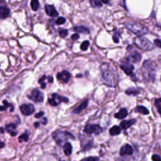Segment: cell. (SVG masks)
<instances>
[{
    "label": "cell",
    "instance_id": "cell-6",
    "mask_svg": "<svg viewBox=\"0 0 161 161\" xmlns=\"http://www.w3.org/2000/svg\"><path fill=\"white\" fill-rule=\"evenodd\" d=\"M68 101H69L68 98L61 96V95H59L57 93L52 94L51 97L48 98L49 104L53 106H56L59 105L61 102L68 103Z\"/></svg>",
    "mask_w": 161,
    "mask_h": 161
},
{
    "label": "cell",
    "instance_id": "cell-12",
    "mask_svg": "<svg viewBox=\"0 0 161 161\" xmlns=\"http://www.w3.org/2000/svg\"><path fill=\"white\" fill-rule=\"evenodd\" d=\"M120 68L122 70H123L125 72V73L127 75H132L134 70L133 66L131 63L128 62H125L123 64H122L120 66Z\"/></svg>",
    "mask_w": 161,
    "mask_h": 161
},
{
    "label": "cell",
    "instance_id": "cell-22",
    "mask_svg": "<svg viewBox=\"0 0 161 161\" xmlns=\"http://www.w3.org/2000/svg\"><path fill=\"white\" fill-rule=\"evenodd\" d=\"M121 132V128L118 126H113L110 130V133L111 135H118Z\"/></svg>",
    "mask_w": 161,
    "mask_h": 161
},
{
    "label": "cell",
    "instance_id": "cell-17",
    "mask_svg": "<svg viewBox=\"0 0 161 161\" xmlns=\"http://www.w3.org/2000/svg\"><path fill=\"white\" fill-rule=\"evenodd\" d=\"M16 125L15 123H11L10 124H7L6 125V130L10 133V135L12 136H15L17 134V132H15V129H16Z\"/></svg>",
    "mask_w": 161,
    "mask_h": 161
},
{
    "label": "cell",
    "instance_id": "cell-14",
    "mask_svg": "<svg viewBox=\"0 0 161 161\" xmlns=\"http://www.w3.org/2000/svg\"><path fill=\"white\" fill-rule=\"evenodd\" d=\"M133 153V149L128 144H125L122 147L120 150V153L121 155H132Z\"/></svg>",
    "mask_w": 161,
    "mask_h": 161
},
{
    "label": "cell",
    "instance_id": "cell-25",
    "mask_svg": "<svg viewBox=\"0 0 161 161\" xmlns=\"http://www.w3.org/2000/svg\"><path fill=\"white\" fill-rule=\"evenodd\" d=\"M126 94H128V95H133V96H136L138 94H139V90L136 89V88H129L126 91H125Z\"/></svg>",
    "mask_w": 161,
    "mask_h": 161
},
{
    "label": "cell",
    "instance_id": "cell-31",
    "mask_svg": "<svg viewBox=\"0 0 161 161\" xmlns=\"http://www.w3.org/2000/svg\"><path fill=\"white\" fill-rule=\"evenodd\" d=\"M68 34V30L67 29H63L59 31V35L62 38H65Z\"/></svg>",
    "mask_w": 161,
    "mask_h": 161
},
{
    "label": "cell",
    "instance_id": "cell-35",
    "mask_svg": "<svg viewBox=\"0 0 161 161\" xmlns=\"http://www.w3.org/2000/svg\"><path fill=\"white\" fill-rule=\"evenodd\" d=\"M154 44L159 47V48H161V39H159V38H156L154 40Z\"/></svg>",
    "mask_w": 161,
    "mask_h": 161
},
{
    "label": "cell",
    "instance_id": "cell-1",
    "mask_svg": "<svg viewBox=\"0 0 161 161\" xmlns=\"http://www.w3.org/2000/svg\"><path fill=\"white\" fill-rule=\"evenodd\" d=\"M102 79L104 84L110 87H115L118 81V74L110 64L103 63L101 66Z\"/></svg>",
    "mask_w": 161,
    "mask_h": 161
},
{
    "label": "cell",
    "instance_id": "cell-26",
    "mask_svg": "<svg viewBox=\"0 0 161 161\" xmlns=\"http://www.w3.org/2000/svg\"><path fill=\"white\" fill-rule=\"evenodd\" d=\"M3 106H0V111H4L7 109L8 107H11L13 109V106L12 104H10L7 100H4L3 101Z\"/></svg>",
    "mask_w": 161,
    "mask_h": 161
},
{
    "label": "cell",
    "instance_id": "cell-38",
    "mask_svg": "<svg viewBox=\"0 0 161 161\" xmlns=\"http://www.w3.org/2000/svg\"><path fill=\"white\" fill-rule=\"evenodd\" d=\"M79 38V35L78 33H74V34H73V35L71 36V38H72L73 40H78Z\"/></svg>",
    "mask_w": 161,
    "mask_h": 161
},
{
    "label": "cell",
    "instance_id": "cell-9",
    "mask_svg": "<svg viewBox=\"0 0 161 161\" xmlns=\"http://www.w3.org/2000/svg\"><path fill=\"white\" fill-rule=\"evenodd\" d=\"M20 111L23 115L28 116L35 112V107L32 104H23L20 107Z\"/></svg>",
    "mask_w": 161,
    "mask_h": 161
},
{
    "label": "cell",
    "instance_id": "cell-44",
    "mask_svg": "<svg viewBox=\"0 0 161 161\" xmlns=\"http://www.w3.org/2000/svg\"><path fill=\"white\" fill-rule=\"evenodd\" d=\"M39 125H40L39 122H35V123H34V126H35V128L38 127H39Z\"/></svg>",
    "mask_w": 161,
    "mask_h": 161
},
{
    "label": "cell",
    "instance_id": "cell-46",
    "mask_svg": "<svg viewBox=\"0 0 161 161\" xmlns=\"http://www.w3.org/2000/svg\"><path fill=\"white\" fill-rule=\"evenodd\" d=\"M0 132L3 133H4V129L3 128H0Z\"/></svg>",
    "mask_w": 161,
    "mask_h": 161
},
{
    "label": "cell",
    "instance_id": "cell-29",
    "mask_svg": "<svg viewBox=\"0 0 161 161\" xmlns=\"http://www.w3.org/2000/svg\"><path fill=\"white\" fill-rule=\"evenodd\" d=\"M155 105L158 113L161 115V98H158L155 101Z\"/></svg>",
    "mask_w": 161,
    "mask_h": 161
},
{
    "label": "cell",
    "instance_id": "cell-45",
    "mask_svg": "<svg viewBox=\"0 0 161 161\" xmlns=\"http://www.w3.org/2000/svg\"><path fill=\"white\" fill-rule=\"evenodd\" d=\"M109 1H110V0H101V2H102L103 3H105V4L108 3Z\"/></svg>",
    "mask_w": 161,
    "mask_h": 161
},
{
    "label": "cell",
    "instance_id": "cell-42",
    "mask_svg": "<svg viewBox=\"0 0 161 161\" xmlns=\"http://www.w3.org/2000/svg\"><path fill=\"white\" fill-rule=\"evenodd\" d=\"M41 88L42 89H45L46 88V83L45 82H43L42 83H41Z\"/></svg>",
    "mask_w": 161,
    "mask_h": 161
},
{
    "label": "cell",
    "instance_id": "cell-36",
    "mask_svg": "<svg viewBox=\"0 0 161 161\" xmlns=\"http://www.w3.org/2000/svg\"><path fill=\"white\" fill-rule=\"evenodd\" d=\"M152 160L153 161H161V158L158 155H153L152 156Z\"/></svg>",
    "mask_w": 161,
    "mask_h": 161
},
{
    "label": "cell",
    "instance_id": "cell-28",
    "mask_svg": "<svg viewBox=\"0 0 161 161\" xmlns=\"http://www.w3.org/2000/svg\"><path fill=\"white\" fill-rule=\"evenodd\" d=\"M18 140L20 142H28V135L27 133H23L22 135H20L18 138Z\"/></svg>",
    "mask_w": 161,
    "mask_h": 161
},
{
    "label": "cell",
    "instance_id": "cell-10",
    "mask_svg": "<svg viewBox=\"0 0 161 161\" xmlns=\"http://www.w3.org/2000/svg\"><path fill=\"white\" fill-rule=\"evenodd\" d=\"M142 59V56L139 52L136 50L131 52L128 56L126 58V62L132 63H139Z\"/></svg>",
    "mask_w": 161,
    "mask_h": 161
},
{
    "label": "cell",
    "instance_id": "cell-19",
    "mask_svg": "<svg viewBox=\"0 0 161 161\" xmlns=\"http://www.w3.org/2000/svg\"><path fill=\"white\" fill-rule=\"evenodd\" d=\"M63 150H64V152L66 155H67V156L70 155L72 153V150H73L71 144L69 142L65 143L63 146Z\"/></svg>",
    "mask_w": 161,
    "mask_h": 161
},
{
    "label": "cell",
    "instance_id": "cell-7",
    "mask_svg": "<svg viewBox=\"0 0 161 161\" xmlns=\"http://www.w3.org/2000/svg\"><path fill=\"white\" fill-rule=\"evenodd\" d=\"M28 98L35 103H41L43 101L44 96L42 92L37 89H33Z\"/></svg>",
    "mask_w": 161,
    "mask_h": 161
},
{
    "label": "cell",
    "instance_id": "cell-37",
    "mask_svg": "<svg viewBox=\"0 0 161 161\" xmlns=\"http://www.w3.org/2000/svg\"><path fill=\"white\" fill-rule=\"evenodd\" d=\"M43 115H44V112H38V113H37V114L35 115V117L36 118H41Z\"/></svg>",
    "mask_w": 161,
    "mask_h": 161
},
{
    "label": "cell",
    "instance_id": "cell-43",
    "mask_svg": "<svg viewBox=\"0 0 161 161\" xmlns=\"http://www.w3.org/2000/svg\"><path fill=\"white\" fill-rule=\"evenodd\" d=\"M5 143H4V142H2L1 140H0V148H3V147H5Z\"/></svg>",
    "mask_w": 161,
    "mask_h": 161
},
{
    "label": "cell",
    "instance_id": "cell-20",
    "mask_svg": "<svg viewBox=\"0 0 161 161\" xmlns=\"http://www.w3.org/2000/svg\"><path fill=\"white\" fill-rule=\"evenodd\" d=\"M128 115V111L125 108H122L118 113L115 115V117L118 119H123Z\"/></svg>",
    "mask_w": 161,
    "mask_h": 161
},
{
    "label": "cell",
    "instance_id": "cell-41",
    "mask_svg": "<svg viewBox=\"0 0 161 161\" xmlns=\"http://www.w3.org/2000/svg\"><path fill=\"white\" fill-rule=\"evenodd\" d=\"M47 79H48V83H52V82L53 81V78H52V76H48Z\"/></svg>",
    "mask_w": 161,
    "mask_h": 161
},
{
    "label": "cell",
    "instance_id": "cell-32",
    "mask_svg": "<svg viewBox=\"0 0 161 161\" xmlns=\"http://www.w3.org/2000/svg\"><path fill=\"white\" fill-rule=\"evenodd\" d=\"M82 161H101L99 158L96 157H89L83 159Z\"/></svg>",
    "mask_w": 161,
    "mask_h": 161
},
{
    "label": "cell",
    "instance_id": "cell-11",
    "mask_svg": "<svg viewBox=\"0 0 161 161\" xmlns=\"http://www.w3.org/2000/svg\"><path fill=\"white\" fill-rule=\"evenodd\" d=\"M57 78L61 82L67 83L71 78V74L67 71H63L57 74Z\"/></svg>",
    "mask_w": 161,
    "mask_h": 161
},
{
    "label": "cell",
    "instance_id": "cell-23",
    "mask_svg": "<svg viewBox=\"0 0 161 161\" xmlns=\"http://www.w3.org/2000/svg\"><path fill=\"white\" fill-rule=\"evenodd\" d=\"M136 112H139L143 115H148L149 114V111L145 108V107H144L143 106H137L136 108Z\"/></svg>",
    "mask_w": 161,
    "mask_h": 161
},
{
    "label": "cell",
    "instance_id": "cell-18",
    "mask_svg": "<svg viewBox=\"0 0 161 161\" xmlns=\"http://www.w3.org/2000/svg\"><path fill=\"white\" fill-rule=\"evenodd\" d=\"M88 104V100L86 99V100L84 101L79 106H78L76 108H75L73 110V113H76V114L80 113L83 110H84V109H85L86 108Z\"/></svg>",
    "mask_w": 161,
    "mask_h": 161
},
{
    "label": "cell",
    "instance_id": "cell-34",
    "mask_svg": "<svg viewBox=\"0 0 161 161\" xmlns=\"http://www.w3.org/2000/svg\"><path fill=\"white\" fill-rule=\"evenodd\" d=\"M113 40L115 43L119 42V33L118 32H115L113 36Z\"/></svg>",
    "mask_w": 161,
    "mask_h": 161
},
{
    "label": "cell",
    "instance_id": "cell-3",
    "mask_svg": "<svg viewBox=\"0 0 161 161\" xmlns=\"http://www.w3.org/2000/svg\"><path fill=\"white\" fill-rule=\"evenodd\" d=\"M125 26L127 29L138 36H143L148 32V29L145 26L138 23H126Z\"/></svg>",
    "mask_w": 161,
    "mask_h": 161
},
{
    "label": "cell",
    "instance_id": "cell-39",
    "mask_svg": "<svg viewBox=\"0 0 161 161\" xmlns=\"http://www.w3.org/2000/svg\"><path fill=\"white\" fill-rule=\"evenodd\" d=\"M46 79H47V77H46L45 75H44V76H43L38 80V83H39L40 84H41V83H42L43 82H44V81H45Z\"/></svg>",
    "mask_w": 161,
    "mask_h": 161
},
{
    "label": "cell",
    "instance_id": "cell-5",
    "mask_svg": "<svg viewBox=\"0 0 161 161\" xmlns=\"http://www.w3.org/2000/svg\"><path fill=\"white\" fill-rule=\"evenodd\" d=\"M135 44L143 50H151L154 47L153 44L147 38L142 36H138L135 38Z\"/></svg>",
    "mask_w": 161,
    "mask_h": 161
},
{
    "label": "cell",
    "instance_id": "cell-13",
    "mask_svg": "<svg viewBox=\"0 0 161 161\" xmlns=\"http://www.w3.org/2000/svg\"><path fill=\"white\" fill-rule=\"evenodd\" d=\"M45 10L47 15L51 17H56L59 15L58 12L56 11V10L55 8V7L53 5H46L45 6Z\"/></svg>",
    "mask_w": 161,
    "mask_h": 161
},
{
    "label": "cell",
    "instance_id": "cell-47",
    "mask_svg": "<svg viewBox=\"0 0 161 161\" xmlns=\"http://www.w3.org/2000/svg\"><path fill=\"white\" fill-rule=\"evenodd\" d=\"M61 161H62V160H61Z\"/></svg>",
    "mask_w": 161,
    "mask_h": 161
},
{
    "label": "cell",
    "instance_id": "cell-30",
    "mask_svg": "<svg viewBox=\"0 0 161 161\" xmlns=\"http://www.w3.org/2000/svg\"><path fill=\"white\" fill-rule=\"evenodd\" d=\"M89 45V42L88 40H86V41L83 42L81 43V49L83 51H86L88 48Z\"/></svg>",
    "mask_w": 161,
    "mask_h": 161
},
{
    "label": "cell",
    "instance_id": "cell-40",
    "mask_svg": "<svg viewBox=\"0 0 161 161\" xmlns=\"http://www.w3.org/2000/svg\"><path fill=\"white\" fill-rule=\"evenodd\" d=\"M41 123H42L43 125H46L47 123V118H43L41 120Z\"/></svg>",
    "mask_w": 161,
    "mask_h": 161
},
{
    "label": "cell",
    "instance_id": "cell-27",
    "mask_svg": "<svg viewBox=\"0 0 161 161\" xmlns=\"http://www.w3.org/2000/svg\"><path fill=\"white\" fill-rule=\"evenodd\" d=\"M91 5L94 8H98L102 7V3L99 0H89Z\"/></svg>",
    "mask_w": 161,
    "mask_h": 161
},
{
    "label": "cell",
    "instance_id": "cell-24",
    "mask_svg": "<svg viewBox=\"0 0 161 161\" xmlns=\"http://www.w3.org/2000/svg\"><path fill=\"white\" fill-rule=\"evenodd\" d=\"M31 8L33 11H37L40 7L38 0H32L30 2Z\"/></svg>",
    "mask_w": 161,
    "mask_h": 161
},
{
    "label": "cell",
    "instance_id": "cell-8",
    "mask_svg": "<svg viewBox=\"0 0 161 161\" xmlns=\"http://www.w3.org/2000/svg\"><path fill=\"white\" fill-rule=\"evenodd\" d=\"M84 132L88 134L94 133L96 135H99L103 132V129L98 125H87L85 127Z\"/></svg>",
    "mask_w": 161,
    "mask_h": 161
},
{
    "label": "cell",
    "instance_id": "cell-4",
    "mask_svg": "<svg viewBox=\"0 0 161 161\" xmlns=\"http://www.w3.org/2000/svg\"><path fill=\"white\" fill-rule=\"evenodd\" d=\"M52 137L56 142V143L61 145L66 141L69 139H74V136L69 132L66 131H57L53 132L52 134Z\"/></svg>",
    "mask_w": 161,
    "mask_h": 161
},
{
    "label": "cell",
    "instance_id": "cell-21",
    "mask_svg": "<svg viewBox=\"0 0 161 161\" xmlns=\"http://www.w3.org/2000/svg\"><path fill=\"white\" fill-rule=\"evenodd\" d=\"M74 31H76L77 32H79V33H84V34H88L89 33V29L84 26L75 27H74Z\"/></svg>",
    "mask_w": 161,
    "mask_h": 161
},
{
    "label": "cell",
    "instance_id": "cell-16",
    "mask_svg": "<svg viewBox=\"0 0 161 161\" xmlns=\"http://www.w3.org/2000/svg\"><path fill=\"white\" fill-rule=\"evenodd\" d=\"M136 122V120L132 119L130 120H123L120 123V127L124 130H127L132 127Z\"/></svg>",
    "mask_w": 161,
    "mask_h": 161
},
{
    "label": "cell",
    "instance_id": "cell-33",
    "mask_svg": "<svg viewBox=\"0 0 161 161\" xmlns=\"http://www.w3.org/2000/svg\"><path fill=\"white\" fill-rule=\"evenodd\" d=\"M66 19L64 17H59L58 19L56 20V24L57 25H63L66 22Z\"/></svg>",
    "mask_w": 161,
    "mask_h": 161
},
{
    "label": "cell",
    "instance_id": "cell-15",
    "mask_svg": "<svg viewBox=\"0 0 161 161\" xmlns=\"http://www.w3.org/2000/svg\"><path fill=\"white\" fill-rule=\"evenodd\" d=\"M10 14V10L5 5L0 7V18L5 19L9 17Z\"/></svg>",
    "mask_w": 161,
    "mask_h": 161
},
{
    "label": "cell",
    "instance_id": "cell-2",
    "mask_svg": "<svg viewBox=\"0 0 161 161\" xmlns=\"http://www.w3.org/2000/svg\"><path fill=\"white\" fill-rule=\"evenodd\" d=\"M143 77L147 81H153L155 77V70L154 63L149 60L145 61L143 63L142 69Z\"/></svg>",
    "mask_w": 161,
    "mask_h": 161
}]
</instances>
